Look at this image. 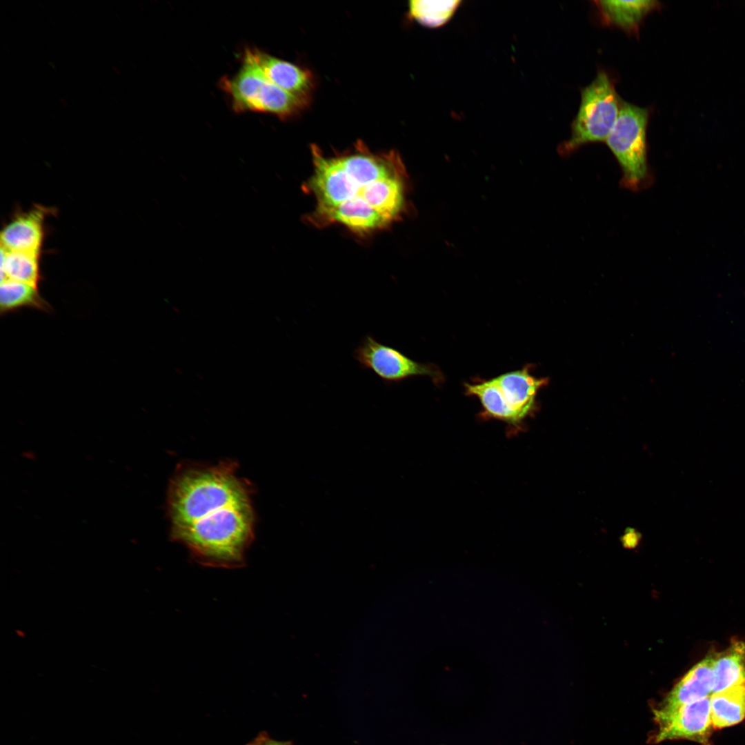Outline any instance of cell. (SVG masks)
<instances>
[{"mask_svg":"<svg viewBox=\"0 0 745 745\" xmlns=\"http://www.w3.org/2000/svg\"><path fill=\"white\" fill-rule=\"evenodd\" d=\"M171 537L208 566H242L253 539L251 490L232 462L188 466L169 486Z\"/></svg>","mask_w":745,"mask_h":745,"instance_id":"cell-1","label":"cell"},{"mask_svg":"<svg viewBox=\"0 0 745 745\" xmlns=\"http://www.w3.org/2000/svg\"><path fill=\"white\" fill-rule=\"evenodd\" d=\"M313 172L307 182L316 200L310 221L340 223L357 234L386 228L406 207V170L395 150L375 153L361 141L341 154L311 147Z\"/></svg>","mask_w":745,"mask_h":745,"instance_id":"cell-2","label":"cell"},{"mask_svg":"<svg viewBox=\"0 0 745 745\" xmlns=\"http://www.w3.org/2000/svg\"><path fill=\"white\" fill-rule=\"evenodd\" d=\"M622 101L613 78L604 70L598 71L591 83L581 89L570 137L559 145V152L568 155L586 144L606 141L619 116Z\"/></svg>","mask_w":745,"mask_h":745,"instance_id":"cell-3","label":"cell"},{"mask_svg":"<svg viewBox=\"0 0 745 745\" xmlns=\"http://www.w3.org/2000/svg\"><path fill=\"white\" fill-rule=\"evenodd\" d=\"M647 108L622 101L617 121L606 143L622 172V187L639 191L649 186L652 175L647 161Z\"/></svg>","mask_w":745,"mask_h":745,"instance_id":"cell-4","label":"cell"},{"mask_svg":"<svg viewBox=\"0 0 745 745\" xmlns=\"http://www.w3.org/2000/svg\"><path fill=\"white\" fill-rule=\"evenodd\" d=\"M220 84L237 112H266L286 119L297 115L310 103L272 83L244 57L239 72L231 78H223Z\"/></svg>","mask_w":745,"mask_h":745,"instance_id":"cell-5","label":"cell"},{"mask_svg":"<svg viewBox=\"0 0 745 745\" xmlns=\"http://www.w3.org/2000/svg\"><path fill=\"white\" fill-rule=\"evenodd\" d=\"M352 355L362 368L372 372L386 385L416 376H428L435 383L441 380V373L436 366L417 362L371 335L363 337Z\"/></svg>","mask_w":745,"mask_h":745,"instance_id":"cell-6","label":"cell"},{"mask_svg":"<svg viewBox=\"0 0 745 745\" xmlns=\"http://www.w3.org/2000/svg\"><path fill=\"white\" fill-rule=\"evenodd\" d=\"M709 697L671 711L655 708L653 714L658 729L654 741L688 739L709 745L708 739L713 726Z\"/></svg>","mask_w":745,"mask_h":745,"instance_id":"cell-7","label":"cell"},{"mask_svg":"<svg viewBox=\"0 0 745 745\" xmlns=\"http://www.w3.org/2000/svg\"><path fill=\"white\" fill-rule=\"evenodd\" d=\"M244 58L252 62L274 85L295 96L310 101L315 81L309 70L256 48L246 49Z\"/></svg>","mask_w":745,"mask_h":745,"instance_id":"cell-8","label":"cell"},{"mask_svg":"<svg viewBox=\"0 0 745 745\" xmlns=\"http://www.w3.org/2000/svg\"><path fill=\"white\" fill-rule=\"evenodd\" d=\"M49 210L37 206L16 215L2 229L1 247L8 251L40 254L44 238V221Z\"/></svg>","mask_w":745,"mask_h":745,"instance_id":"cell-9","label":"cell"},{"mask_svg":"<svg viewBox=\"0 0 745 745\" xmlns=\"http://www.w3.org/2000/svg\"><path fill=\"white\" fill-rule=\"evenodd\" d=\"M714 659L715 654H710L692 667L656 708L671 711L711 695Z\"/></svg>","mask_w":745,"mask_h":745,"instance_id":"cell-10","label":"cell"},{"mask_svg":"<svg viewBox=\"0 0 745 745\" xmlns=\"http://www.w3.org/2000/svg\"><path fill=\"white\" fill-rule=\"evenodd\" d=\"M494 379L520 421L535 410L537 393L548 381L532 375L527 367L504 373Z\"/></svg>","mask_w":745,"mask_h":745,"instance_id":"cell-11","label":"cell"},{"mask_svg":"<svg viewBox=\"0 0 745 745\" xmlns=\"http://www.w3.org/2000/svg\"><path fill=\"white\" fill-rule=\"evenodd\" d=\"M601 23L615 27L626 33L638 35L646 17L659 10L661 3L654 0L594 1Z\"/></svg>","mask_w":745,"mask_h":745,"instance_id":"cell-12","label":"cell"},{"mask_svg":"<svg viewBox=\"0 0 745 745\" xmlns=\"http://www.w3.org/2000/svg\"><path fill=\"white\" fill-rule=\"evenodd\" d=\"M745 684V641L734 640L724 651L715 654L713 693Z\"/></svg>","mask_w":745,"mask_h":745,"instance_id":"cell-13","label":"cell"},{"mask_svg":"<svg viewBox=\"0 0 745 745\" xmlns=\"http://www.w3.org/2000/svg\"><path fill=\"white\" fill-rule=\"evenodd\" d=\"M711 717L713 728L735 725L745 717V684L711 695Z\"/></svg>","mask_w":745,"mask_h":745,"instance_id":"cell-14","label":"cell"},{"mask_svg":"<svg viewBox=\"0 0 745 745\" xmlns=\"http://www.w3.org/2000/svg\"><path fill=\"white\" fill-rule=\"evenodd\" d=\"M27 307L48 312L52 310L50 304L40 295L38 287L11 279L1 281V315Z\"/></svg>","mask_w":745,"mask_h":745,"instance_id":"cell-15","label":"cell"},{"mask_svg":"<svg viewBox=\"0 0 745 745\" xmlns=\"http://www.w3.org/2000/svg\"><path fill=\"white\" fill-rule=\"evenodd\" d=\"M40 279L39 254L1 247V281L11 279L38 287Z\"/></svg>","mask_w":745,"mask_h":745,"instance_id":"cell-16","label":"cell"},{"mask_svg":"<svg viewBox=\"0 0 745 745\" xmlns=\"http://www.w3.org/2000/svg\"><path fill=\"white\" fill-rule=\"evenodd\" d=\"M465 388L469 395L477 397L479 399L485 414L509 424H517L520 421L507 404L494 378L474 384H466Z\"/></svg>","mask_w":745,"mask_h":745,"instance_id":"cell-17","label":"cell"},{"mask_svg":"<svg viewBox=\"0 0 745 745\" xmlns=\"http://www.w3.org/2000/svg\"><path fill=\"white\" fill-rule=\"evenodd\" d=\"M461 2L459 0H413L409 1V16L425 26L437 28L452 17Z\"/></svg>","mask_w":745,"mask_h":745,"instance_id":"cell-18","label":"cell"},{"mask_svg":"<svg viewBox=\"0 0 745 745\" xmlns=\"http://www.w3.org/2000/svg\"><path fill=\"white\" fill-rule=\"evenodd\" d=\"M246 745H292L288 742L277 741L270 738L267 733H261Z\"/></svg>","mask_w":745,"mask_h":745,"instance_id":"cell-19","label":"cell"}]
</instances>
